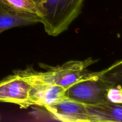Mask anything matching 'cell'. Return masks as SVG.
I'll use <instances>...</instances> for the list:
<instances>
[{
  "label": "cell",
  "mask_w": 122,
  "mask_h": 122,
  "mask_svg": "<svg viewBox=\"0 0 122 122\" xmlns=\"http://www.w3.org/2000/svg\"><path fill=\"white\" fill-rule=\"evenodd\" d=\"M40 23L48 35L56 36L69 27L81 13L84 0H33Z\"/></svg>",
  "instance_id": "cell-1"
},
{
  "label": "cell",
  "mask_w": 122,
  "mask_h": 122,
  "mask_svg": "<svg viewBox=\"0 0 122 122\" xmlns=\"http://www.w3.org/2000/svg\"><path fill=\"white\" fill-rule=\"evenodd\" d=\"M111 85L104 79L99 72L91 73L88 76L67 88L65 97L87 106L107 102V92Z\"/></svg>",
  "instance_id": "cell-2"
},
{
  "label": "cell",
  "mask_w": 122,
  "mask_h": 122,
  "mask_svg": "<svg viewBox=\"0 0 122 122\" xmlns=\"http://www.w3.org/2000/svg\"><path fill=\"white\" fill-rule=\"evenodd\" d=\"M96 60L89 58L84 61L72 60L55 67L47 66L44 71H35L37 76L45 82L57 85L66 89L83 79L88 76L92 72L87 68L94 64Z\"/></svg>",
  "instance_id": "cell-3"
},
{
  "label": "cell",
  "mask_w": 122,
  "mask_h": 122,
  "mask_svg": "<svg viewBox=\"0 0 122 122\" xmlns=\"http://www.w3.org/2000/svg\"><path fill=\"white\" fill-rule=\"evenodd\" d=\"M15 71L23 76L31 83V106H38L45 108L67 98L65 94V88L42 80L32 68L28 67L25 70Z\"/></svg>",
  "instance_id": "cell-4"
},
{
  "label": "cell",
  "mask_w": 122,
  "mask_h": 122,
  "mask_svg": "<svg viewBox=\"0 0 122 122\" xmlns=\"http://www.w3.org/2000/svg\"><path fill=\"white\" fill-rule=\"evenodd\" d=\"M31 85L23 76L15 71L14 74L0 81V102L14 104L21 108L30 107Z\"/></svg>",
  "instance_id": "cell-5"
},
{
  "label": "cell",
  "mask_w": 122,
  "mask_h": 122,
  "mask_svg": "<svg viewBox=\"0 0 122 122\" xmlns=\"http://www.w3.org/2000/svg\"><path fill=\"white\" fill-rule=\"evenodd\" d=\"M45 109L60 121L91 122L86 105L68 98Z\"/></svg>",
  "instance_id": "cell-6"
},
{
  "label": "cell",
  "mask_w": 122,
  "mask_h": 122,
  "mask_svg": "<svg viewBox=\"0 0 122 122\" xmlns=\"http://www.w3.org/2000/svg\"><path fill=\"white\" fill-rule=\"evenodd\" d=\"M39 22L40 19L37 14L14 11L0 4V33L13 27Z\"/></svg>",
  "instance_id": "cell-7"
},
{
  "label": "cell",
  "mask_w": 122,
  "mask_h": 122,
  "mask_svg": "<svg viewBox=\"0 0 122 122\" xmlns=\"http://www.w3.org/2000/svg\"><path fill=\"white\" fill-rule=\"evenodd\" d=\"M0 4L14 11L37 14L40 18V12L33 0H0Z\"/></svg>",
  "instance_id": "cell-8"
},
{
  "label": "cell",
  "mask_w": 122,
  "mask_h": 122,
  "mask_svg": "<svg viewBox=\"0 0 122 122\" xmlns=\"http://www.w3.org/2000/svg\"><path fill=\"white\" fill-rule=\"evenodd\" d=\"M99 74L111 85L122 87V60L108 69L99 71Z\"/></svg>",
  "instance_id": "cell-9"
}]
</instances>
